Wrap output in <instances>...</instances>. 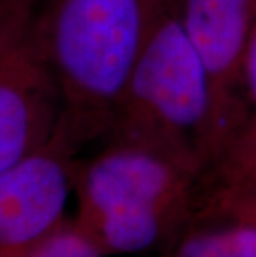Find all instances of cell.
<instances>
[{
    "mask_svg": "<svg viewBox=\"0 0 256 257\" xmlns=\"http://www.w3.org/2000/svg\"><path fill=\"white\" fill-rule=\"evenodd\" d=\"M163 10L158 0H42L39 30L60 96L58 126L78 150L105 140Z\"/></svg>",
    "mask_w": 256,
    "mask_h": 257,
    "instance_id": "1",
    "label": "cell"
},
{
    "mask_svg": "<svg viewBox=\"0 0 256 257\" xmlns=\"http://www.w3.org/2000/svg\"><path fill=\"white\" fill-rule=\"evenodd\" d=\"M208 124V81L173 5L158 15L103 141L155 148L200 168L205 176Z\"/></svg>",
    "mask_w": 256,
    "mask_h": 257,
    "instance_id": "2",
    "label": "cell"
},
{
    "mask_svg": "<svg viewBox=\"0 0 256 257\" xmlns=\"http://www.w3.org/2000/svg\"><path fill=\"white\" fill-rule=\"evenodd\" d=\"M40 7L42 0L0 2V173L45 145L60 119Z\"/></svg>",
    "mask_w": 256,
    "mask_h": 257,
    "instance_id": "3",
    "label": "cell"
},
{
    "mask_svg": "<svg viewBox=\"0 0 256 257\" xmlns=\"http://www.w3.org/2000/svg\"><path fill=\"white\" fill-rule=\"evenodd\" d=\"M175 10L208 81L210 171L248 121L244 62L256 29V0H177Z\"/></svg>",
    "mask_w": 256,
    "mask_h": 257,
    "instance_id": "4",
    "label": "cell"
},
{
    "mask_svg": "<svg viewBox=\"0 0 256 257\" xmlns=\"http://www.w3.org/2000/svg\"><path fill=\"white\" fill-rule=\"evenodd\" d=\"M203 171L155 148L130 141H103L75 169L78 222L115 209L153 206L198 207Z\"/></svg>",
    "mask_w": 256,
    "mask_h": 257,
    "instance_id": "5",
    "label": "cell"
},
{
    "mask_svg": "<svg viewBox=\"0 0 256 257\" xmlns=\"http://www.w3.org/2000/svg\"><path fill=\"white\" fill-rule=\"evenodd\" d=\"M78 153L57 124L42 148L0 173V257H20L68 219Z\"/></svg>",
    "mask_w": 256,
    "mask_h": 257,
    "instance_id": "6",
    "label": "cell"
},
{
    "mask_svg": "<svg viewBox=\"0 0 256 257\" xmlns=\"http://www.w3.org/2000/svg\"><path fill=\"white\" fill-rule=\"evenodd\" d=\"M197 211L192 204L115 209L77 222L107 257L132 255L166 247L193 221Z\"/></svg>",
    "mask_w": 256,
    "mask_h": 257,
    "instance_id": "7",
    "label": "cell"
},
{
    "mask_svg": "<svg viewBox=\"0 0 256 257\" xmlns=\"http://www.w3.org/2000/svg\"><path fill=\"white\" fill-rule=\"evenodd\" d=\"M165 257H256V224L233 217H193L165 247Z\"/></svg>",
    "mask_w": 256,
    "mask_h": 257,
    "instance_id": "8",
    "label": "cell"
},
{
    "mask_svg": "<svg viewBox=\"0 0 256 257\" xmlns=\"http://www.w3.org/2000/svg\"><path fill=\"white\" fill-rule=\"evenodd\" d=\"M256 188V123L244 126L220 161L201 181V207L235 198Z\"/></svg>",
    "mask_w": 256,
    "mask_h": 257,
    "instance_id": "9",
    "label": "cell"
},
{
    "mask_svg": "<svg viewBox=\"0 0 256 257\" xmlns=\"http://www.w3.org/2000/svg\"><path fill=\"white\" fill-rule=\"evenodd\" d=\"M20 257H107L75 219H67Z\"/></svg>",
    "mask_w": 256,
    "mask_h": 257,
    "instance_id": "10",
    "label": "cell"
},
{
    "mask_svg": "<svg viewBox=\"0 0 256 257\" xmlns=\"http://www.w3.org/2000/svg\"><path fill=\"white\" fill-rule=\"evenodd\" d=\"M197 217H233V219L256 224V193H246L221 201L200 211Z\"/></svg>",
    "mask_w": 256,
    "mask_h": 257,
    "instance_id": "11",
    "label": "cell"
},
{
    "mask_svg": "<svg viewBox=\"0 0 256 257\" xmlns=\"http://www.w3.org/2000/svg\"><path fill=\"white\" fill-rule=\"evenodd\" d=\"M244 96H246L248 106V121L244 126H248L256 123V29L249 42L246 62H244Z\"/></svg>",
    "mask_w": 256,
    "mask_h": 257,
    "instance_id": "12",
    "label": "cell"
},
{
    "mask_svg": "<svg viewBox=\"0 0 256 257\" xmlns=\"http://www.w3.org/2000/svg\"><path fill=\"white\" fill-rule=\"evenodd\" d=\"M175 2H177V0H158V4H160L163 9L173 7V5H175Z\"/></svg>",
    "mask_w": 256,
    "mask_h": 257,
    "instance_id": "13",
    "label": "cell"
},
{
    "mask_svg": "<svg viewBox=\"0 0 256 257\" xmlns=\"http://www.w3.org/2000/svg\"><path fill=\"white\" fill-rule=\"evenodd\" d=\"M246 193H256V188H253V189H249V191H246ZM246 193H243V194H246ZM238 196H241V194H238ZM235 198H236V196H235ZM231 199V198H230ZM226 201V199H225ZM216 204H218V202H216ZM215 206V204H213ZM205 209H206V207H205ZM201 211H203V209H201ZM200 212V211H198Z\"/></svg>",
    "mask_w": 256,
    "mask_h": 257,
    "instance_id": "14",
    "label": "cell"
},
{
    "mask_svg": "<svg viewBox=\"0 0 256 257\" xmlns=\"http://www.w3.org/2000/svg\"><path fill=\"white\" fill-rule=\"evenodd\" d=\"M0 2H2V0H0Z\"/></svg>",
    "mask_w": 256,
    "mask_h": 257,
    "instance_id": "15",
    "label": "cell"
}]
</instances>
